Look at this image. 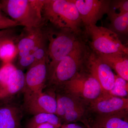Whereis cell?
I'll use <instances>...</instances> for the list:
<instances>
[{
  "mask_svg": "<svg viewBox=\"0 0 128 128\" xmlns=\"http://www.w3.org/2000/svg\"><path fill=\"white\" fill-rule=\"evenodd\" d=\"M41 14L43 23L79 35L81 33L82 22L72 0H43Z\"/></svg>",
  "mask_w": 128,
  "mask_h": 128,
  "instance_id": "6da1fadb",
  "label": "cell"
},
{
  "mask_svg": "<svg viewBox=\"0 0 128 128\" xmlns=\"http://www.w3.org/2000/svg\"><path fill=\"white\" fill-rule=\"evenodd\" d=\"M42 27L48 41L46 58L48 80L58 63L82 40L79 38L80 35L70 30L56 28L46 23Z\"/></svg>",
  "mask_w": 128,
  "mask_h": 128,
  "instance_id": "7a4b0ae2",
  "label": "cell"
},
{
  "mask_svg": "<svg viewBox=\"0 0 128 128\" xmlns=\"http://www.w3.org/2000/svg\"><path fill=\"white\" fill-rule=\"evenodd\" d=\"M43 0H2L0 7L11 18L25 28L41 26Z\"/></svg>",
  "mask_w": 128,
  "mask_h": 128,
  "instance_id": "3957f363",
  "label": "cell"
},
{
  "mask_svg": "<svg viewBox=\"0 0 128 128\" xmlns=\"http://www.w3.org/2000/svg\"><path fill=\"white\" fill-rule=\"evenodd\" d=\"M88 52L84 42H80L71 52L58 63L47 80L60 88L81 70Z\"/></svg>",
  "mask_w": 128,
  "mask_h": 128,
  "instance_id": "277c9868",
  "label": "cell"
},
{
  "mask_svg": "<svg viewBox=\"0 0 128 128\" xmlns=\"http://www.w3.org/2000/svg\"><path fill=\"white\" fill-rule=\"evenodd\" d=\"M92 51L98 54H118L128 55V48L119 36L108 28L96 25L85 27Z\"/></svg>",
  "mask_w": 128,
  "mask_h": 128,
  "instance_id": "5b68a950",
  "label": "cell"
},
{
  "mask_svg": "<svg viewBox=\"0 0 128 128\" xmlns=\"http://www.w3.org/2000/svg\"><path fill=\"white\" fill-rule=\"evenodd\" d=\"M60 89L84 102L88 105L102 95L104 92L98 80L84 68Z\"/></svg>",
  "mask_w": 128,
  "mask_h": 128,
  "instance_id": "8992f818",
  "label": "cell"
},
{
  "mask_svg": "<svg viewBox=\"0 0 128 128\" xmlns=\"http://www.w3.org/2000/svg\"><path fill=\"white\" fill-rule=\"evenodd\" d=\"M84 66L98 80L104 92H108L112 89L115 74L96 53L88 50Z\"/></svg>",
  "mask_w": 128,
  "mask_h": 128,
  "instance_id": "52a82bcc",
  "label": "cell"
},
{
  "mask_svg": "<svg viewBox=\"0 0 128 128\" xmlns=\"http://www.w3.org/2000/svg\"><path fill=\"white\" fill-rule=\"evenodd\" d=\"M80 14L85 27L96 25L110 9L111 0H72Z\"/></svg>",
  "mask_w": 128,
  "mask_h": 128,
  "instance_id": "ba28073f",
  "label": "cell"
},
{
  "mask_svg": "<svg viewBox=\"0 0 128 128\" xmlns=\"http://www.w3.org/2000/svg\"><path fill=\"white\" fill-rule=\"evenodd\" d=\"M88 108L98 115L128 114V98L104 92L97 99L89 104Z\"/></svg>",
  "mask_w": 128,
  "mask_h": 128,
  "instance_id": "9c48e42d",
  "label": "cell"
},
{
  "mask_svg": "<svg viewBox=\"0 0 128 128\" xmlns=\"http://www.w3.org/2000/svg\"><path fill=\"white\" fill-rule=\"evenodd\" d=\"M24 106L27 112L34 116L41 113L55 114L57 101L52 94L43 92L24 94Z\"/></svg>",
  "mask_w": 128,
  "mask_h": 128,
  "instance_id": "30bf717a",
  "label": "cell"
},
{
  "mask_svg": "<svg viewBox=\"0 0 128 128\" xmlns=\"http://www.w3.org/2000/svg\"><path fill=\"white\" fill-rule=\"evenodd\" d=\"M48 68L46 59L33 65L25 74L24 94L42 92L47 80Z\"/></svg>",
  "mask_w": 128,
  "mask_h": 128,
  "instance_id": "8fae6325",
  "label": "cell"
},
{
  "mask_svg": "<svg viewBox=\"0 0 128 128\" xmlns=\"http://www.w3.org/2000/svg\"><path fill=\"white\" fill-rule=\"evenodd\" d=\"M43 33L42 26L30 28H24L23 32L19 36L17 37L16 40L18 58L29 55H33L32 52Z\"/></svg>",
  "mask_w": 128,
  "mask_h": 128,
  "instance_id": "7c38bea8",
  "label": "cell"
},
{
  "mask_svg": "<svg viewBox=\"0 0 128 128\" xmlns=\"http://www.w3.org/2000/svg\"><path fill=\"white\" fill-rule=\"evenodd\" d=\"M25 85V74L16 68L10 76L6 85L0 89V99L9 98L23 91Z\"/></svg>",
  "mask_w": 128,
  "mask_h": 128,
  "instance_id": "4fadbf2b",
  "label": "cell"
},
{
  "mask_svg": "<svg viewBox=\"0 0 128 128\" xmlns=\"http://www.w3.org/2000/svg\"><path fill=\"white\" fill-rule=\"evenodd\" d=\"M21 109L17 106L5 104L0 106V128H21Z\"/></svg>",
  "mask_w": 128,
  "mask_h": 128,
  "instance_id": "5bb4252c",
  "label": "cell"
},
{
  "mask_svg": "<svg viewBox=\"0 0 128 128\" xmlns=\"http://www.w3.org/2000/svg\"><path fill=\"white\" fill-rule=\"evenodd\" d=\"M96 54L116 73L117 75L128 81V55L118 54Z\"/></svg>",
  "mask_w": 128,
  "mask_h": 128,
  "instance_id": "9a60e30c",
  "label": "cell"
},
{
  "mask_svg": "<svg viewBox=\"0 0 128 128\" xmlns=\"http://www.w3.org/2000/svg\"><path fill=\"white\" fill-rule=\"evenodd\" d=\"M56 98L57 109L55 114L60 120L66 114L82 106L87 105L84 102L65 92L57 94Z\"/></svg>",
  "mask_w": 128,
  "mask_h": 128,
  "instance_id": "2e32d148",
  "label": "cell"
},
{
  "mask_svg": "<svg viewBox=\"0 0 128 128\" xmlns=\"http://www.w3.org/2000/svg\"><path fill=\"white\" fill-rule=\"evenodd\" d=\"M127 114L98 115L90 126L94 128H128Z\"/></svg>",
  "mask_w": 128,
  "mask_h": 128,
  "instance_id": "e0dca14e",
  "label": "cell"
},
{
  "mask_svg": "<svg viewBox=\"0 0 128 128\" xmlns=\"http://www.w3.org/2000/svg\"><path fill=\"white\" fill-rule=\"evenodd\" d=\"M107 15L110 22V30L118 36L128 34V12H118L110 6Z\"/></svg>",
  "mask_w": 128,
  "mask_h": 128,
  "instance_id": "ac0fdd59",
  "label": "cell"
},
{
  "mask_svg": "<svg viewBox=\"0 0 128 128\" xmlns=\"http://www.w3.org/2000/svg\"><path fill=\"white\" fill-rule=\"evenodd\" d=\"M47 123L52 124L56 128H60L62 125L61 120L56 114L41 113L34 115L28 121L26 128H36L40 124Z\"/></svg>",
  "mask_w": 128,
  "mask_h": 128,
  "instance_id": "d6986e66",
  "label": "cell"
},
{
  "mask_svg": "<svg viewBox=\"0 0 128 128\" xmlns=\"http://www.w3.org/2000/svg\"><path fill=\"white\" fill-rule=\"evenodd\" d=\"M17 36L8 40L2 44L0 50V59L6 64L15 58L18 54L17 48L15 44Z\"/></svg>",
  "mask_w": 128,
  "mask_h": 128,
  "instance_id": "ffe728a7",
  "label": "cell"
},
{
  "mask_svg": "<svg viewBox=\"0 0 128 128\" xmlns=\"http://www.w3.org/2000/svg\"><path fill=\"white\" fill-rule=\"evenodd\" d=\"M128 81L119 76L115 75L114 86L108 93L115 96L126 98L128 96Z\"/></svg>",
  "mask_w": 128,
  "mask_h": 128,
  "instance_id": "44dd1931",
  "label": "cell"
},
{
  "mask_svg": "<svg viewBox=\"0 0 128 128\" xmlns=\"http://www.w3.org/2000/svg\"><path fill=\"white\" fill-rule=\"evenodd\" d=\"M16 68L12 64L8 63L0 69V89L6 85L10 76Z\"/></svg>",
  "mask_w": 128,
  "mask_h": 128,
  "instance_id": "7402d4cb",
  "label": "cell"
},
{
  "mask_svg": "<svg viewBox=\"0 0 128 128\" xmlns=\"http://www.w3.org/2000/svg\"><path fill=\"white\" fill-rule=\"evenodd\" d=\"M110 8L115 10H118L119 12H128V0H111Z\"/></svg>",
  "mask_w": 128,
  "mask_h": 128,
  "instance_id": "603a6c76",
  "label": "cell"
},
{
  "mask_svg": "<svg viewBox=\"0 0 128 128\" xmlns=\"http://www.w3.org/2000/svg\"><path fill=\"white\" fill-rule=\"evenodd\" d=\"M20 25L19 24L8 18L0 20V30L16 27Z\"/></svg>",
  "mask_w": 128,
  "mask_h": 128,
  "instance_id": "cb8c5ba5",
  "label": "cell"
},
{
  "mask_svg": "<svg viewBox=\"0 0 128 128\" xmlns=\"http://www.w3.org/2000/svg\"><path fill=\"white\" fill-rule=\"evenodd\" d=\"M61 128H87L85 125H81L77 123H72L62 124Z\"/></svg>",
  "mask_w": 128,
  "mask_h": 128,
  "instance_id": "d4e9b609",
  "label": "cell"
},
{
  "mask_svg": "<svg viewBox=\"0 0 128 128\" xmlns=\"http://www.w3.org/2000/svg\"><path fill=\"white\" fill-rule=\"evenodd\" d=\"M16 36L15 34V33H13L6 34V35L0 37V50L2 44L6 40L9 38Z\"/></svg>",
  "mask_w": 128,
  "mask_h": 128,
  "instance_id": "484cf974",
  "label": "cell"
},
{
  "mask_svg": "<svg viewBox=\"0 0 128 128\" xmlns=\"http://www.w3.org/2000/svg\"><path fill=\"white\" fill-rule=\"evenodd\" d=\"M13 28H11L0 30V37L6 35V34H10L13 33L15 32Z\"/></svg>",
  "mask_w": 128,
  "mask_h": 128,
  "instance_id": "4316f807",
  "label": "cell"
},
{
  "mask_svg": "<svg viewBox=\"0 0 128 128\" xmlns=\"http://www.w3.org/2000/svg\"><path fill=\"white\" fill-rule=\"evenodd\" d=\"M36 128H56L54 126L49 123H44L40 124Z\"/></svg>",
  "mask_w": 128,
  "mask_h": 128,
  "instance_id": "83f0119b",
  "label": "cell"
},
{
  "mask_svg": "<svg viewBox=\"0 0 128 128\" xmlns=\"http://www.w3.org/2000/svg\"><path fill=\"white\" fill-rule=\"evenodd\" d=\"M1 11V9L0 7V20H3V19H6V18H8L7 17L3 15L2 12Z\"/></svg>",
  "mask_w": 128,
  "mask_h": 128,
  "instance_id": "f1b7e54d",
  "label": "cell"
},
{
  "mask_svg": "<svg viewBox=\"0 0 128 128\" xmlns=\"http://www.w3.org/2000/svg\"><path fill=\"white\" fill-rule=\"evenodd\" d=\"M86 127H87V128H92V127L91 126H89V125H88V126H86Z\"/></svg>",
  "mask_w": 128,
  "mask_h": 128,
  "instance_id": "f546056e",
  "label": "cell"
}]
</instances>
